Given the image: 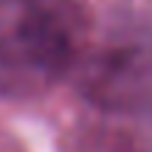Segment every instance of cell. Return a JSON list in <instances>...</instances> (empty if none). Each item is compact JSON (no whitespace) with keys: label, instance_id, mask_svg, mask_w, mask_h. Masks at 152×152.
Wrapping results in <instances>:
<instances>
[{"label":"cell","instance_id":"1","mask_svg":"<svg viewBox=\"0 0 152 152\" xmlns=\"http://www.w3.org/2000/svg\"><path fill=\"white\" fill-rule=\"evenodd\" d=\"M90 11L82 0H0V56L59 76L82 56Z\"/></svg>","mask_w":152,"mask_h":152},{"label":"cell","instance_id":"2","mask_svg":"<svg viewBox=\"0 0 152 152\" xmlns=\"http://www.w3.org/2000/svg\"><path fill=\"white\" fill-rule=\"evenodd\" d=\"M79 90L107 113L152 118V39L132 37L79 65Z\"/></svg>","mask_w":152,"mask_h":152},{"label":"cell","instance_id":"3","mask_svg":"<svg viewBox=\"0 0 152 152\" xmlns=\"http://www.w3.org/2000/svg\"><path fill=\"white\" fill-rule=\"evenodd\" d=\"M82 147L85 152H149L147 144H141L127 132H96Z\"/></svg>","mask_w":152,"mask_h":152}]
</instances>
